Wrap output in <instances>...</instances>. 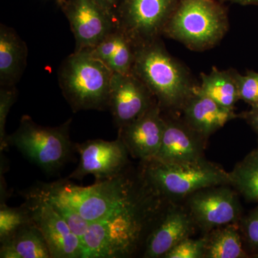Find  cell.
I'll list each match as a JSON object with an SVG mask.
<instances>
[{
	"mask_svg": "<svg viewBox=\"0 0 258 258\" xmlns=\"http://www.w3.org/2000/svg\"><path fill=\"white\" fill-rule=\"evenodd\" d=\"M144 181L130 201L103 220L90 224L82 239V258L131 257L145 246L169 202Z\"/></svg>",
	"mask_w": 258,
	"mask_h": 258,
	"instance_id": "cell-1",
	"label": "cell"
},
{
	"mask_svg": "<svg viewBox=\"0 0 258 258\" xmlns=\"http://www.w3.org/2000/svg\"><path fill=\"white\" fill-rule=\"evenodd\" d=\"M127 169L110 179L80 186L69 180H59L32 188L37 193L54 195L63 200L90 223L100 221L130 201L144 184L142 172L131 175Z\"/></svg>",
	"mask_w": 258,
	"mask_h": 258,
	"instance_id": "cell-2",
	"label": "cell"
},
{
	"mask_svg": "<svg viewBox=\"0 0 258 258\" xmlns=\"http://www.w3.org/2000/svg\"><path fill=\"white\" fill-rule=\"evenodd\" d=\"M132 73L150 90L162 111H181L198 86L159 39L137 46Z\"/></svg>",
	"mask_w": 258,
	"mask_h": 258,
	"instance_id": "cell-3",
	"label": "cell"
},
{
	"mask_svg": "<svg viewBox=\"0 0 258 258\" xmlns=\"http://www.w3.org/2000/svg\"><path fill=\"white\" fill-rule=\"evenodd\" d=\"M113 74L89 50L75 51L61 64L59 85L74 112L103 111L109 107Z\"/></svg>",
	"mask_w": 258,
	"mask_h": 258,
	"instance_id": "cell-4",
	"label": "cell"
},
{
	"mask_svg": "<svg viewBox=\"0 0 258 258\" xmlns=\"http://www.w3.org/2000/svg\"><path fill=\"white\" fill-rule=\"evenodd\" d=\"M227 10L216 0H180L163 35L194 51L215 47L228 31Z\"/></svg>",
	"mask_w": 258,
	"mask_h": 258,
	"instance_id": "cell-5",
	"label": "cell"
},
{
	"mask_svg": "<svg viewBox=\"0 0 258 258\" xmlns=\"http://www.w3.org/2000/svg\"><path fill=\"white\" fill-rule=\"evenodd\" d=\"M141 172L147 184L169 203L205 188L230 182L229 172L206 159L186 164H167L153 159L142 162Z\"/></svg>",
	"mask_w": 258,
	"mask_h": 258,
	"instance_id": "cell-6",
	"label": "cell"
},
{
	"mask_svg": "<svg viewBox=\"0 0 258 258\" xmlns=\"http://www.w3.org/2000/svg\"><path fill=\"white\" fill-rule=\"evenodd\" d=\"M71 121L72 119H69L57 127H45L25 115L18 128L8 136L7 142L42 170L55 172L66 164L76 149V144L70 139Z\"/></svg>",
	"mask_w": 258,
	"mask_h": 258,
	"instance_id": "cell-7",
	"label": "cell"
},
{
	"mask_svg": "<svg viewBox=\"0 0 258 258\" xmlns=\"http://www.w3.org/2000/svg\"><path fill=\"white\" fill-rule=\"evenodd\" d=\"M180 0H123L118 28L137 46L159 40Z\"/></svg>",
	"mask_w": 258,
	"mask_h": 258,
	"instance_id": "cell-8",
	"label": "cell"
},
{
	"mask_svg": "<svg viewBox=\"0 0 258 258\" xmlns=\"http://www.w3.org/2000/svg\"><path fill=\"white\" fill-rule=\"evenodd\" d=\"M228 186L205 188L186 198L185 208L205 233L220 226L240 223L242 210L238 194Z\"/></svg>",
	"mask_w": 258,
	"mask_h": 258,
	"instance_id": "cell-9",
	"label": "cell"
},
{
	"mask_svg": "<svg viewBox=\"0 0 258 258\" xmlns=\"http://www.w3.org/2000/svg\"><path fill=\"white\" fill-rule=\"evenodd\" d=\"M61 9L76 40V50L92 49L118 28L116 20L96 0H64Z\"/></svg>",
	"mask_w": 258,
	"mask_h": 258,
	"instance_id": "cell-10",
	"label": "cell"
},
{
	"mask_svg": "<svg viewBox=\"0 0 258 258\" xmlns=\"http://www.w3.org/2000/svg\"><path fill=\"white\" fill-rule=\"evenodd\" d=\"M25 198L24 205L46 241L51 258H82L81 239L52 205L42 199Z\"/></svg>",
	"mask_w": 258,
	"mask_h": 258,
	"instance_id": "cell-11",
	"label": "cell"
},
{
	"mask_svg": "<svg viewBox=\"0 0 258 258\" xmlns=\"http://www.w3.org/2000/svg\"><path fill=\"white\" fill-rule=\"evenodd\" d=\"M76 150L80 154V162L71 179H82L93 175L96 181L118 175L128 167V149L119 138L112 142L95 139L76 144Z\"/></svg>",
	"mask_w": 258,
	"mask_h": 258,
	"instance_id": "cell-12",
	"label": "cell"
},
{
	"mask_svg": "<svg viewBox=\"0 0 258 258\" xmlns=\"http://www.w3.org/2000/svg\"><path fill=\"white\" fill-rule=\"evenodd\" d=\"M156 103L150 90L133 73H113L108 108L118 129L137 120Z\"/></svg>",
	"mask_w": 258,
	"mask_h": 258,
	"instance_id": "cell-13",
	"label": "cell"
},
{
	"mask_svg": "<svg viewBox=\"0 0 258 258\" xmlns=\"http://www.w3.org/2000/svg\"><path fill=\"white\" fill-rule=\"evenodd\" d=\"M196 228V224L186 208L169 205L148 236L143 257H164L176 244L191 237Z\"/></svg>",
	"mask_w": 258,
	"mask_h": 258,
	"instance_id": "cell-14",
	"label": "cell"
},
{
	"mask_svg": "<svg viewBox=\"0 0 258 258\" xmlns=\"http://www.w3.org/2000/svg\"><path fill=\"white\" fill-rule=\"evenodd\" d=\"M162 112L156 103L137 120L118 129V138L129 154L142 162L154 159L160 149L165 125Z\"/></svg>",
	"mask_w": 258,
	"mask_h": 258,
	"instance_id": "cell-15",
	"label": "cell"
},
{
	"mask_svg": "<svg viewBox=\"0 0 258 258\" xmlns=\"http://www.w3.org/2000/svg\"><path fill=\"white\" fill-rule=\"evenodd\" d=\"M164 120L162 142L154 159L167 164H186L205 159L206 139L190 128L183 119L164 117Z\"/></svg>",
	"mask_w": 258,
	"mask_h": 258,
	"instance_id": "cell-16",
	"label": "cell"
},
{
	"mask_svg": "<svg viewBox=\"0 0 258 258\" xmlns=\"http://www.w3.org/2000/svg\"><path fill=\"white\" fill-rule=\"evenodd\" d=\"M181 111L185 123L206 140L226 123L240 116L235 109L220 106L196 88Z\"/></svg>",
	"mask_w": 258,
	"mask_h": 258,
	"instance_id": "cell-17",
	"label": "cell"
},
{
	"mask_svg": "<svg viewBox=\"0 0 258 258\" xmlns=\"http://www.w3.org/2000/svg\"><path fill=\"white\" fill-rule=\"evenodd\" d=\"M28 47L14 29L0 25V86H16L27 66Z\"/></svg>",
	"mask_w": 258,
	"mask_h": 258,
	"instance_id": "cell-18",
	"label": "cell"
},
{
	"mask_svg": "<svg viewBox=\"0 0 258 258\" xmlns=\"http://www.w3.org/2000/svg\"><path fill=\"white\" fill-rule=\"evenodd\" d=\"M0 243L1 258H51L46 241L33 221Z\"/></svg>",
	"mask_w": 258,
	"mask_h": 258,
	"instance_id": "cell-19",
	"label": "cell"
},
{
	"mask_svg": "<svg viewBox=\"0 0 258 258\" xmlns=\"http://www.w3.org/2000/svg\"><path fill=\"white\" fill-rule=\"evenodd\" d=\"M240 223L228 224L210 230L205 236L204 258H244Z\"/></svg>",
	"mask_w": 258,
	"mask_h": 258,
	"instance_id": "cell-20",
	"label": "cell"
},
{
	"mask_svg": "<svg viewBox=\"0 0 258 258\" xmlns=\"http://www.w3.org/2000/svg\"><path fill=\"white\" fill-rule=\"evenodd\" d=\"M196 91L231 109H235V103L240 100L232 69L221 71L214 68L210 74H202Z\"/></svg>",
	"mask_w": 258,
	"mask_h": 258,
	"instance_id": "cell-21",
	"label": "cell"
},
{
	"mask_svg": "<svg viewBox=\"0 0 258 258\" xmlns=\"http://www.w3.org/2000/svg\"><path fill=\"white\" fill-rule=\"evenodd\" d=\"M230 174V185L245 200L258 202V148L239 161Z\"/></svg>",
	"mask_w": 258,
	"mask_h": 258,
	"instance_id": "cell-22",
	"label": "cell"
},
{
	"mask_svg": "<svg viewBox=\"0 0 258 258\" xmlns=\"http://www.w3.org/2000/svg\"><path fill=\"white\" fill-rule=\"evenodd\" d=\"M25 197H33V198L42 199L50 203L54 210L69 224L73 232L79 236L82 242L83 237L86 235L88 227L91 223L81 217L79 212L76 211L71 205L64 203L63 200L61 199L57 198L54 195H47V194L29 191L28 192H27Z\"/></svg>",
	"mask_w": 258,
	"mask_h": 258,
	"instance_id": "cell-23",
	"label": "cell"
},
{
	"mask_svg": "<svg viewBox=\"0 0 258 258\" xmlns=\"http://www.w3.org/2000/svg\"><path fill=\"white\" fill-rule=\"evenodd\" d=\"M32 222L28 209L25 205L20 208H10L5 203L0 207V242L8 240L24 225Z\"/></svg>",
	"mask_w": 258,
	"mask_h": 258,
	"instance_id": "cell-24",
	"label": "cell"
},
{
	"mask_svg": "<svg viewBox=\"0 0 258 258\" xmlns=\"http://www.w3.org/2000/svg\"><path fill=\"white\" fill-rule=\"evenodd\" d=\"M238 89L239 98L251 106L258 105V73L247 71L246 74H239L232 69Z\"/></svg>",
	"mask_w": 258,
	"mask_h": 258,
	"instance_id": "cell-25",
	"label": "cell"
},
{
	"mask_svg": "<svg viewBox=\"0 0 258 258\" xmlns=\"http://www.w3.org/2000/svg\"><path fill=\"white\" fill-rule=\"evenodd\" d=\"M18 92L15 86H0V148L1 152L9 146L7 142L8 135L5 132L7 118L12 106L17 99Z\"/></svg>",
	"mask_w": 258,
	"mask_h": 258,
	"instance_id": "cell-26",
	"label": "cell"
},
{
	"mask_svg": "<svg viewBox=\"0 0 258 258\" xmlns=\"http://www.w3.org/2000/svg\"><path fill=\"white\" fill-rule=\"evenodd\" d=\"M205 237L200 239H184L174 246L164 256V258H204Z\"/></svg>",
	"mask_w": 258,
	"mask_h": 258,
	"instance_id": "cell-27",
	"label": "cell"
},
{
	"mask_svg": "<svg viewBox=\"0 0 258 258\" xmlns=\"http://www.w3.org/2000/svg\"><path fill=\"white\" fill-rule=\"evenodd\" d=\"M241 232L251 250L258 253V207L247 216L242 217L240 222Z\"/></svg>",
	"mask_w": 258,
	"mask_h": 258,
	"instance_id": "cell-28",
	"label": "cell"
},
{
	"mask_svg": "<svg viewBox=\"0 0 258 258\" xmlns=\"http://www.w3.org/2000/svg\"><path fill=\"white\" fill-rule=\"evenodd\" d=\"M239 115L245 120L249 126L258 134V105L251 106V109L249 111L244 112Z\"/></svg>",
	"mask_w": 258,
	"mask_h": 258,
	"instance_id": "cell-29",
	"label": "cell"
},
{
	"mask_svg": "<svg viewBox=\"0 0 258 258\" xmlns=\"http://www.w3.org/2000/svg\"><path fill=\"white\" fill-rule=\"evenodd\" d=\"M100 5L106 10L115 19L117 22V15L123 0H96Z\"/></svg>",
	"mask_w": 258,
	"mask_h": 258,
	"instance_id": "cell-30",
	"label": "cell"
},
{
	"mask_svg": "<svg viewBox=\"0 0 258 258\" xmlns=\"http://www.w3.org/2000/svg\"><path fill=\"white\" fill-rule=\"evenodd\" d=\"M221 3H233V4H237L242 5V6H247V5H254V6H258V0H218Z\"/></svg>",
	"mask_w": 258,
	"mask_h": 258,
	"instance_id": "cell-31",
	"label": "cell"
},
{
	"mask_svg": "<svg viewBox=\"0 0 258 258\" xmlns=\"http://www.w3.org/2000/svg\"><path fill=\"white\" fill-rule=\"evenodd\" d=\"M57 3H58V4L60 5V3H62V2L64 1V0H57Z\"/></svg>",
	"mask_w": 258,
	"mask_h": 258,
	"instance_id": "cell-32",
	"label": "cell"
},
{
	"mask_svg": "<svg viewBox=\"0 0 258 258\" xmlns=\"http://www.w3.org/2000/svg\"><path fill=\"white\" fill-rule=\"evenodd\" d=\"M254 257H257V258H258V253H257V254H254Z\"/></svg>",
	"mask_w": 258,
	"mask_h": 258,
	"instance_id": "cell-33",
	"label": "cell"
}]
</instances>
